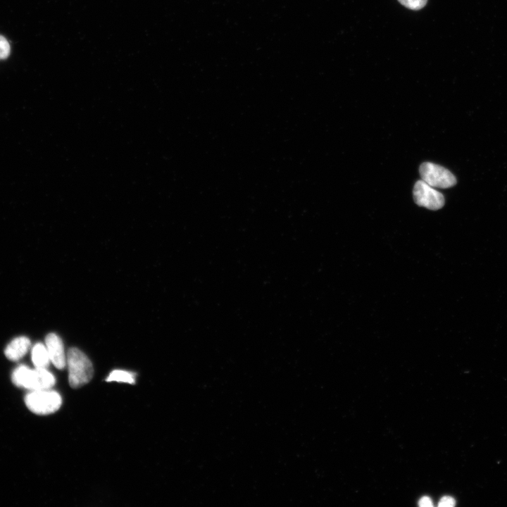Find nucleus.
I'll return each instance as SVG.
<instances>
[{"label": "nucleus", "mask_w": 507, "mask_h": 507, "mask_svg": "<svg viewBox=\"0 0 507 507\" xmlns=\"http://www.w3.org/2000/svg\"><path fill=\"white\" fill-rule=\"evenodd\" d=\"M11 47L7 39L0 35V60L6 59L10 54Z\"/></svg>", "instance_id": "11"}, {"label": "nucleus", "mask_w": 507, "mask_h": 507, "mask_svg": "<svg viewBox=\"0 0 507 507\" xmlns=\"http://www.w3.org/2000/svg\"><path fill=\"white\" fill-rule=\"evenodd\" d=\"M68 367V381L73 388L88 383L93 377L94 369L90 360L80 349L70 348L66 356Z\"/></svg>", "instance_id": "2"}, {"label": "nucleus", "mask_w": 507, "mask_h": 507, "mask_svg": "<svg viewBox=\"0 0 507 507\" xmlns=\"http://www.w3.org/2000/svg\"><path fill=\"white\" fill-rule=\"evenodd\" d=\"M27 408L37 415H49L58 411L61 406L60 394L49 389L35 390L25 397Z\"/></svg>", "instance_id": "3"}, {"label": "nucleus", "mask_w": 507, "mask_h": 507, "mask_svg": "<svg viewBox=\"0 0 507 507\" xmlns=\"http://www.w3.org/2000/svg\"><path fill=\"white\" fill-rule=\"evenodd\" d=\"M30 346V341L26 337H18L12 340L5 349V356L11 361H16L24 356Z\"/></svg>", "instance_id": "7"}, {"label": "nucleus", "mask_w": 507, "mask_h": 507, "mask_svg": "<svg viewBox=\"0 0 507 507\" xmlns=\"http://www.w3.org/2000/svg\"><path fill=\"white\" fill-rule=\"evenodd\" d=\"M456 504L455 499L451 496H443L439 501L438 506L440 507H452Z\"/></svg>", "instance_id": "12"}, {"label": "nucleus", "mask_w": 507, "mask_h": 507, "mask_svg": "<svg viewBox=\"0 0 507 507\" xmlns=\"http://www.w3.org/2000/svg\"><path fill=\"white\" fill-rule=\"evenodd\" d=\"M418 505L421 507H431L433 506L431 499L428 496L422 497L418 501Z\"/></svg>", "instance_id": "13"}, {"label": "nucleus", "mask_w": 507, "mask_h": 507, "mask_svg": "<svg viewBox=\"0 0 507 507\" xmlns=\"http://www.w3.org/2000/svg\"><path fill=\"white\" fill-rule=\"evenodd\" d=\"M135 375L134 373L125 371V370H115L112 371L109 375L108 376L106 381L108 382H126L129 384H134L135 382L134 379Z\"/></svg>", "instance_id": "9"}, {"label": "nucleus", "mask_w": 507, "mask_h": 507, "mask_svg": "<svg viewBox=\"0 0 507 507\" xmlns=\"http://www.w3.org/2000/svg\"><path fill=\"white\" fill-rule=\"evenodd\" d=\"M32 360L38 368H46L50 358L46 346L41 343L36 344L32 349Z\"/></svg>", "instance_id": "8"}, {"label": "nucleus", "mask_w": 507, "mask_h": 507, "mask_svg": "<svg viewBox=\"0 0 507 507\" xmlns=\"http://www.w3.org/2000/svg\"><path fill=\"white\" fill-rule=\"evenodd\" d=\"M45 342L50 361L56 368L63 369L66 364V356L60 337L54 333H50L46 337Z\"/></svg>", "instance_id": "6"}, {"label": "nucleus", "mask_w": 507, "mask_h": 507, "mask_svg": "<svg viewBox=\"0 0 507 507\" xmlns=\"http://www.w3.org/2000/svg\"><path fill=\"white\" fill-rule=\"evenodd\" d=\"M402 5L412 10H419L423 8L427 0H398Z\"/></svg>", "instance_id": "10"}, {"label": "nucleus", "mask_w": 507, "mask_h": 507, "mask_svg": "<svg viewBox=\"0 0 507 507\" xmlns=\"http://www.w3.org/2000/svg\"><path fill=\"white\" fill-rule=\"evenodd\" d=\"M413 194L417 205L430 210H438L444 204L443 194L423 180L415 182Z\"/></svg>", "instance_id": "5"}, {"label": "nucleus", "mask_w": 507, "mask_h": 507, "mask_svg": "<svg viewBox=\"0 0 507 507\" xmlns=\"http://www.w3.org/2000/svg\"><path fill=\"white\" fill-rule=\"evenodd\" d=\"M13 383L19 387L32 391L51 389L56 382L54 376L46 368L30 369L20 365L12 373Z\"/></svg>", "instance_id": "1"}, {"label": "nucleus", "mask_w": 507, "mask_h": 507, "mask_svg": "<svg viewBox=\"0 0 507 507\" xmlns=\"http://www.w3.org/2000/svg\"><path fill=\"white\" fill-rule=\"evenodd\" d=\"M419 172L422 180L434 188H449L456 183L455 176L449 170L430 162L422 163Z\"/></svg>", "instance_id": "4"}]
</instances>
